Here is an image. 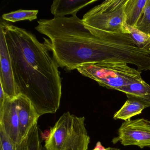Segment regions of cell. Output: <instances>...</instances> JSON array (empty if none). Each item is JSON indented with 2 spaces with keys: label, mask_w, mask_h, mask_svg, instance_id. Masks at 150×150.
Here are the masks:
<instances>
[{
  "label": "cell",
  "mask_w": 150,
  "mask_h": 150,
  "mask_svg": "<svg viewBox=\"0 0 150 150\" xmlns=\"http://www.w3.org/2000/svg\"><path fill=\"white\" fill-rule=\"evenodd\" d=\"M6 40L18 94L32 103L39 115L59 109L62 84L59 67L45 44L32 33L5 21Z\"/></svg>",
  "instance_id": "6da1fadb"
},
{
  "label": "cell",
  "mask_w": 150,
  "mask_h": 150,
  "mask_svg": "<svg viewBox=\"0 0 150 150\" xmlns=\"http://www.w3.org/2000/svg\"><path fill=\"white\" fill-rule=\"evenodd\" d=\"M127 0H106L86 13L82 21L94 35L101 38L128 34L124 9ZM129 35V34H128Z\"/></svg>",
  "instance_id": "7a4b0ae2"
},
{
  "label": "cell",
  "mask_w": 150,
  "mask_h": 150,
  "mask_svg": "<svg viewBox=\"0 0 150 150\" xmlns=\"http://www.w3.org/2000/svg\"><path fill=\"white\" fill-rule=\"evenodd\" d=\"M85 117L69 111L64 113L50 129L45 147L46 150H88L90 137Z\"/></svg>",
  "instance_id": "3957f363"
},
{
  "label": "cell",
  "mask_w": 150,
  "mask_h": 150,
  "mask_svg": "<svg viewBox=\"0 0 150 150\" xmlns=\"http://www.w3.org/2000/svg\"><path fill=\"white\" fill-rule=\"evenodd\" d=\"M83 76L95 81L108 89L119 90L143 79L141 72L122 61L82 65L77 68Z\"/></svg>",
  "instance_id": "277c9868"
},
{
  "label": "cell",
  "mask_w": 150,
  "mask_h": 150,
  "mask_svg": "<svg viewBox=\"0 0 150 150\" xmlns=\"http://www.w3.org/2000/svg\"><path fill=\"white\" fill-rule=\"evenodd\" d=\"M118 136L112 142H117L125 146L135 145L141 148L150 146V121L139 118L129 120L122 123L118 129Z\"/></svg>",
  "instance_id": "5b68a950"
},
{
  "label": "cell",
  "mask_w": 150,
  "mask_h": 150,
  "mask_svg": "<svg viewBox=\"0 0 150 150\" xmlns=\"http://www.w3.org/2000/svg\"><path fill=\"white\" fill-rule=\"evenodd\" d=\"M0 60L1 86L7 96L10 98H13L18 95V93L15 82L12 62L6 40L5 30L1 25H0Z\"/></svg>",
  "instance_id": "8992f818"
},
{
  "label": "cell",
  "mask_w": 150,
  "mask_h": 150,
  "mask_svg": "<svg viewBox=\"0 0 150 150\" xmlns=\"http://www.w3.org/2000/svg\"><path fill=\"white\" fill-rule=\"evenodd\" d=\"M0 127L14 143L21 142L20 120L14 97L10 98L6 95L3 105L0 107Z\"/></svg>",
  "instance_id": "52a82bcc"
},
{
  "label": "cell",
  "mask_w": 150,
  "mask_h": 150,
  "mask_svg": "<svg viewBox=\"0 0 150 150\" xmlns=\"http://www.w3.org/2000/svg\"><path fill=\"white\" fill-rule=\"evenodd\" d=\"M14 98L19 115L22 141L27 137L32 127L38 124L40 116L32 103L26 96L19 94Z\"/></svg>",
  "instance_id": "ba28073f"
},
{
  "label": "cell",
  "mask_w": 150,
  "mask_h": 150,
  "mask_svg": "<svg viewBox=\"0 0 150 150\" xmlns=\"http://www.w3.org/2000/svg\"><path fill=\"white\" fill-rule=\"evenodd\" d=\"M96 1L55 0L51 7V12L55 17H65L66 15H76L77 12Z\"/></svg>",
  "instance_id": "9c48e42d"
},
{
  "label": "cell",
  "mask_w": 150,
  "mask_h": 150,
  "mask_svg": "<svg viewBox=\"0 0 150 150\" xmlns=\"http://www.w3.org/2000/svg\"><path fill=\"white\" fill-rule=\"evenodd\" d=\"M129 100L140 103L146 108L150 107V85L144 80L132 83L121 88Z\"/></svg>",
  "instance_id": "30bf717a"
},
{
  "label": "cell",
  "mask_w": 150,
  "mask_h": 150,
  "mask_svg": "<svg viewBox=\"0 0 150 150\" xmlns=\"http://www.w3.org/2000/svg\"><path fill=\"white\" fill-rule=\"evenodd\" d=\"M146 0H127L125 7V23L131 27H135L140 17Z\"/></svg>",
  "instance_id": "8fae6325"
},
{
  "label": "cell",
  "mask_w": 150,
  "mask_h": 150,
  "mask_svg": "<svg viewBox=\"0 0 150 150\" xmlns=\"http://www.w3.org/2000/svg\"><path fill=\"white\" fill-rule=\"evenodd\" d=\"M145 108V106L140 103L128 99L121 109L114 115L113 118L127 121L132 117L141 114Z\"/></svg>",
  "instance_id": "7c38bea8"
},
{
  "label": "cell",
  "mask_w": 150,
  "mask_h": 150,
  "mask_svg": "<svg viewBox=\"0 0 150 150\" xmlns=\"http://www.w3.org/2000/svg\"><path fill=\"white\" fill-rule=\"evenodd\" d=\"M134 44L138 48L142 50H149L150 49V35L141 32L134 27H131L125 24Z\"/></svg>",
  "instance_id": "4fadbf2b"
},
{
  "label": "cell",
  "mask_w": 150,
  "mask_h": 150,
  "mask_svg": "<svg viewBox=\"0 0 150 150\" xmlns=\"http://www.w3.org/2000/svg\"><path fill=\"white\" fill-rule=\"evenodd\" d=\"M38 10H19L4 14L2 15L3 20L15 23L20 21L28 20L30 21L37 18Z\"/></svg>",
  "instance_id": "5bb4252c"
},
{
  "label": "cell",
  "mask_w": 150,
  "mask_h": 150,
  "mask_svg": "<svg viewBox=\"0 0 150 150\" xmlns=\"http://www.w3.org/2000/svg\"><path fill=\"white\" fill-rule=\"evenodd\" d=\"M0 150H28V137L19 144H15L0 127Z\"/></svg>",
  "instance_id": "9a60e30c"
},
{
  "label": "cell",
  "mask_w": 150,
  "mask_h": 150,
  "mask_svg": "<svg viewBox=\"0 0 150 150\" xmlns=\"http://www.w3.org/2000/svg\"><path fill=\"white\" fill-rule=\"evenodd\" d=\"M134 27L150 35V0H146L143 12Z\"/></svg>",
  "instance_id": "2e32d148"
},
{
  "label": "cell",
  "mask_w": 150,
  "mask_h": 150,
  "mask_svg": "<svg viewBox=\"0 0 150 150\" xmlns=\"http://www.w3.org/2000/svg\"><path fill=\"white\" fill-rule=\"evenodd\" d=\"M92 150H120V149L117 148H115V147H109L108 148H105L102 145L101 142L99 141L97 142L95 148Z\"/></svg>",
  "instance_id": "e0dca14e"
},
{
  "label": "cell",
  "mask_w": 150,
  "mask_h": 150,
  "mask_svg": "<svg viewBox=\"0 0 150 150\" xmlns=\"http://www.w3.org/2000/svg\"><path fill=\"white\" fill-rule=\"evenodd\" d=\"M6 96V94L3 91L2 86H1V88H0V107H1L3 105Z\"/></svg>",
  "instance_id": "ac0fdd59"
},
{
  "label": "cell",
  "mask_w": 150,
  "mask_h": 150,
  "mask_svg": "<svg viewBox=\"0 0 150 150\" xmlns=\"http://www.w3.org/2000/svg\"><path fill=\"white\" fill-rule=\"evenodd\" d=\"M149 51H150V50H149Z\"/></svg>",
  "instance_id": "d6986e66"
}]
</instances>
